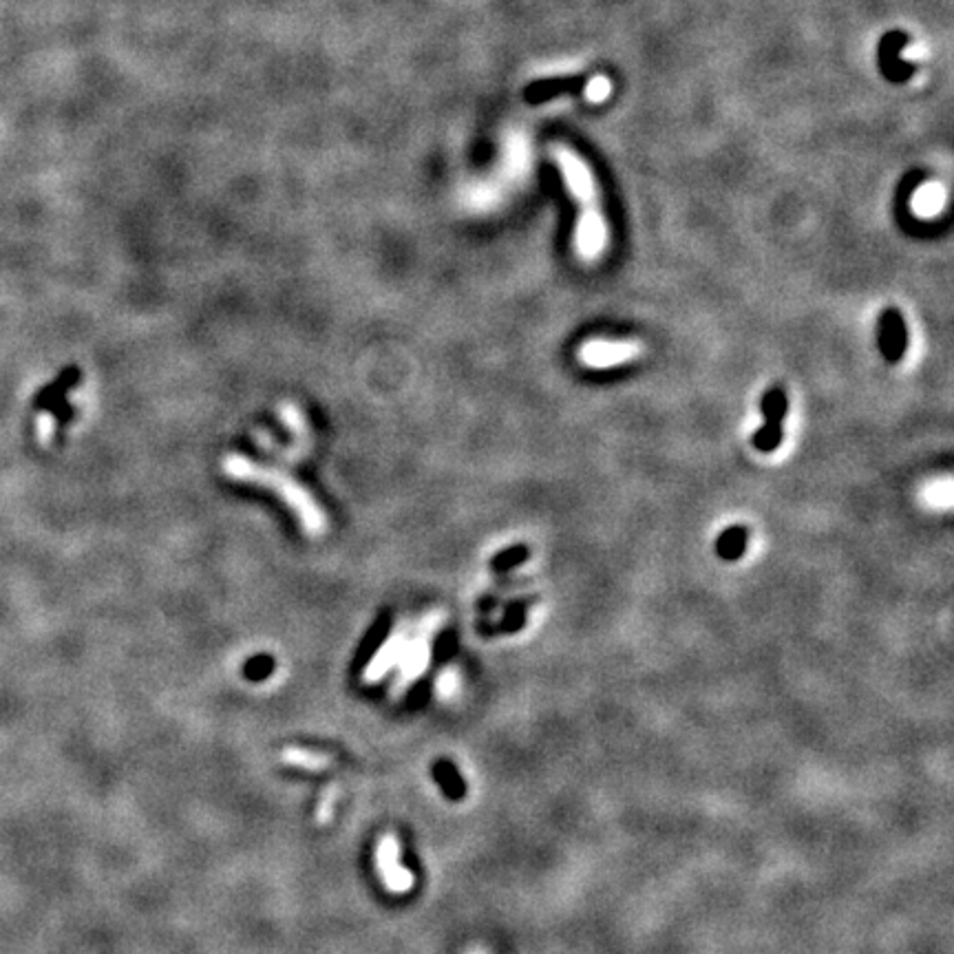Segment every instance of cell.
Listing matches in <instances>:
<instances>
[{"label": "cell", "instance_id": "5bb4252c", "mask_svg": "<svg viewBox=\"0 0 954 954\" xmlns=\"http://www.w3.org/2000/svg\"><path fill=\"white\" fill-rule=\"evenodd\" d=\"M782 442V427L780 424H767L762 429H758L753 435V447L762 453H771L780 447Z\"/></svg>", "mask_w": 954, "mask_h": 954}, {"label": "cell", "instance_id": "5b68a950", "mask_svg": "<svg viewBox=\"0 0 954 954\" xmlns=\"http://www.w3.org/2000/svg\"><path fill=\"white\" fill-rule=\"evenodd\" d=\"M908 347V332L904 316L899 314V310L888 307L879 316V350H882L884 359L888 363H897L904 359Z\"/></svg>", "mask_w": 954, "mask_h": 954}, {"label": "cell", "instance_id": "7a4b0ae2", "mask_svg": "<svg viewBox=\"0 0 954 954\" xmlns=\"http://www.w3.org/2000/svg\"><path fill=\"white\" fill-rule=\"evenodd\" d=\"M376 868L383 879V886L391 895H407L413 888V873L400 859V840L394 833L380 835L376 844Z\"/></svg>", "mask_w": 954, "mask_h": 954}, {"label": "cell", "instance_id": "4fadbf2b", "mask_svg": "<svg viewBox=\"0 0 954 954\" xmlns=\"http://www.w3.org/2000/svg\"><path fill=\"white\" fill-rule=\"evenodd\" d=\"M786 411H789V400L782 389H769L762 395V415H765L767 424H780L785 420Z\"/></svg>", "mask_w": 954, "mask_h": 954}, {"label": "cell", "instance_id": "30bf717a", "mask_svg": "<svg viewBox=\"0 0 954 954\" xmlns=\"http://www.w3.org/2000/svg\"><path fill=\"white\" fill-rule=\"evenodd\" d=\"M943 204H946V190L939 184H926L923 188H919L914 193L913 208L914 213L922 214V217H934V214L941 213Z\"/></svg>", "mask_w": 954, "mask_h": 954}, {"label": "cell", "instance_id": "e0dca14e", "mask_svg": "<svg viewBox=\"0 0 954 954\" xmlns=\"http://www.w3.org/2000/svg\"><path fill=\"white\" fill-rule=\"evenodd\" d=\"M523 623H526V610H523L522 604L513 605V608L506 613L504 630H508V632H517V630L523 628Z\"/></svg>", "mask_w": 954, "mask_h": 954}, {"label": "cell", "instance_id": "ac0fdd59", "mask_svg": "<svg viewBox=\"0 0 954 954\" xmlns=\"http://www.w3.org/2000/svg\"><path fill=\"white\" fill-rule=\"evenodd\" d=\"M931 502L932 504H943V506H948V504L952 502V484H950V479H943V482L934 484V486L931 488Z\"/></svg>", "mask_w": 954, "mask_h": 954}, {"label": "cell", "instance_id": "8992f818", "mask_svg": "<svg viewBox=\"0 0 954 954\" xmlns=\"http://www.w3.org/2000/svg\"><path fill=\"white\" fill-rule=\"evenodd\" d=\"M555 158L559 161L561 170H564V177L568 188L575 193V197L579 199L581 205L586 204H596L595 202V184H592V175L588 166L584 164L575 153L568 149H557Z\"/></svg>", "mask_w": 954, "mask_h": 954}, {"label": "cell", "instance_id": "9a60e30c", "mask_svg": "<svg viewBox=\"0 0 954 954\" xmlns=\"http://www.w3.org/2000/svg\"><path fill=\"white\" fill-rule=\"evenodd\" d=\"M528 548L526 546H513L508 548V550L500 552L497 557H493V568L495 570H508V568H515V566H520L522 561L528 559Z\"/></svg>", "mask_w": 954, "mask_h": 954}, {"label": "cell", "instance_id": "52a82bcc", "mask_svg": "<svg viewBox=\"0 0 954 954\" xmlns=\"http://www.w3.org/2000/svg\"><path fill=\"white\" fill-rule=\"evenodd\" d=\"M407 641H409L407 634H404L403 630H395V632L391 634L383 645H380V650L376 652V657L371 659L369 665L365 668L363 683L365 685H374V683L383 681V678L386 677V672H389L391 668H395V665L400 663Z\"/></svg>", "mask_w": 954, "mask_h": 954}, {"label": "cell", "instance_id": "44dd1931", "mask_svg": "<svg viewBox=\"0 0 954 954\" xmlns=\"http://www.w3.org/2000/svg\"><path fill=\"white\" fill-rule=\"evenodd\" d=\"M471 954H482V952H471Z\"/></svg>", "mask_w": 954, "mask_h": 954}, {"label": "cell", "instance_id": "2e32d148", "mask_svg": "<svg viewBox=\"0 0 954 954\" xmlns=\"http://www.w3.org/2000/svg\"><path fill=\"white\" fill-rule=\"evenodd\" d=\"M608 95H610V80H608V77L599 76V77H595V80H590L588 89H586V97H588L590 102H601V100H605Z\"/></svg>", "mask_w": 954, "mask_h": 954}, {"label": "cell", "instance_id": "3957f363", "mask_svg": "<svg viewBox=\"0 0 954 954\" xmlns=\"http://www.w3.org/2000/svg\"><path fill=\"white\" fill-rule=\"evenodd\" d=\"M429 660H432V643H429V634H418L413 641H407L404 645L403 659H400V674L398 681L394 685V696H400L407 689L418 681L420 677L427 669Z\"/></svg>", "mask_w": 954, "mask_h": 954}, {"label": "cell", "instance_id": "6da1fadb", "mask_svg": "<svg viewBox=\"0 0 954 954\" xmlns=\"http://www.w3.org/2000/svg\"><path fill=\"white\" fill-rule=\"evenodd\" d=\"M223 468H226L228 476H232L234 479H246V482H254V484H261V486L274 488V491L278 493V497H283L287 506L296 513L298 520H301L303 526H305L307 535L316 537L325 532L327 522H325V515H323L321 506H316V502L307 495L305 488L298 486V484L292 482L287 476L274 471V468L261 467V464L252 462V459L237 458V455L226 458Z\"/></svg>", "mask_w": 954, "mask_h": 954}, {"label": "cell", "instance_id": "ffe728a7", "mask_svg": "<svg viewBox=\"0 0 954 954\" xmlns=\"http://www.w3.org/2000/svg\"><path fill=\"white\" fill-rule=\"evenodd\" d=\"M334 800H336L334 791H332V789H330V791H327L325 800H323V804H321V806H318V813H316V820H318V822H321V824H325V822H327V820H330V815H332V806H334Z\"/></svg>", "mask_w": 954, "mask_h": 954}, {"label": "cell", "instance_id": "277c9868", "mask_svg": "<svg viewBox=\"0 0 954 954\" xmlns=\"http://www.w3.org/2000/svg\"><path fill=\"white\" fill-rule=\"evenodd\" d=\"M605 222L596 204L581 205L579 223H577V248L584 259H595L604 252Z\"/></svg>", "mask_w": 954, "mask_h": 954}, {"label": "cell", "instance_id": "9c48e42d", "mask_svg": "<svg viewBox=\"0 0 954 954\" xmlns=\"http://www.w3.org/2000/svg\"><path fill=\"white\" fill-rule=\"evenodd\" d=\"M281 760L286 762V765L305 771H327L332 767V758L325 756V753L298 750V747H290V750L283 751Z\"/></svg>", "mask_w": 954, "mask_h": 954}, {"label": "cell", "instance_id": "ba28073f", "mask_svg": "<svg viewBox=\"0 0 954 954\" xmlns=\"http://www.w3.org/2000/svg\"><path fill=\"white\" fill-rule=\"evenodd\" d=\"M641 347L636 342H608V341H592L586 347H581V360L590 367H610L616 363L639 356Z\"/></svg>", "mask_w": 954, "mask_h": 954}, {"label": "cell", "instance_id": "d6986e66", "mask_svg": "<svg viewBox=\"0 0 954 954\" xmlns=\"http://www.w3.org/2000/svg\"><path fill=\"white\" fill-rule=\"evenodd\" d=\"M53 424H56V420H53L51 413H42L41 418H38V435H41V440L45 444H49V440H51Z\"/></svg>", "mask_w": 954, "mask_h": 954}, {"label": "cell", "instance_id": "7c38bea8", "mask_svg": "<svg viewBox=\"0 0 954 954\" xmlns=\"http://www.w3.org/2000/svg\"><path fill=\"white\" fill-rule=\"evenodd\" d=\"M435 777H438L440 786H442L444 794L451 797V800H462L464 794H467V786H464L462 777H459L458 769H455L449 760H442L435 765Z\"/></svg>", "mask_w": 954, "mask_h": 954}, {"label": "cell", "instance_id": "8fae6325", "mask_svg": "<svg viewBox=\"0 0 954 954\" xmlns=\"http://www.w3.org/2000/svg\"><path fill=\"white\" fill-rule=\"evenodd\" d=\"M747 550V531L742 526H731L718 537L716 552L718 557L727 561H736L745 555Z\"/></svg>", "mask_w": 954, "mask_h": 954}]
</instances>
